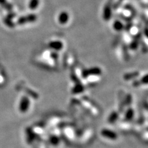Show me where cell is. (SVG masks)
<instances>
[{
  "label": "cell",
  "mask_w": 148,
  "mask_h": 148,
  "mask_svg": "<svg viewBox=\"0 0 148 148\" xmlns=\"http://www.w3.org/2000/svg\"><path fill=\"white\" fill-rule=\"evenodd\" d=\"M30 106V100L28 96H24L21 99V101L19 104V110L22 113L27 112Z\"/></svg>",
  "instance_id": "1"
},
{
  "label": "cell",
  "mask_w": 148,
  "mask_h": 148,
  "mask_svg": "<svg viewBox=\"0 0 148 148\" xmlns=\"http://www.w3.org/2000/svg\"><path fill=\"white\" fill-rule=\"evenodd\" d=\"M102 70L100 67H94L90 68L89 69L83 70L82 72V77L86 78L90 75H101Z\"/></svg>",
  "instance_id": "2"
},
{
  "label": "cell",
  "mask_w": 148,
  "mask_h": 148,
  "mask_svg": "<svg viewBox=\"0 0 148 148\" xmlns=\"http://www.w3.org/2000/svg\"><path fill=\"white\" fill-rule=\"evenodd\" d=\"M37 19V16L36 14H31L28 16H22L18 19L17 24L19 25H23L27 23H32V22H35Z\"/></svg>",
  "instance_id": "3"
},
{
  "label": "cell",
  "mask_w": 148,
  "mask_h": 148,
  "mask_svg": "<svg viewBox=\"0 0 148 148\" xmlns=\"http://www.w3.org/2000/svg\"><path fill=\"white\" fill-rule=\"evenodd\" d=\"M49 48L54 51H59L62 50L64 48V43L60 40H52L48 43Z\"/></svg>",
  "instance_id": "4"
},
{
  "label": "cell",
  "mask_w": 148,
  "mask_h": 148,
  "mask_svg": "<svg viewBox=\"0 0 148 148\" xmlns=\"http://www.w3.org/2000/svg\"><path fill=\"white\" fill-rule=\"evenodd\" d=\"M69 21V15L66 11H62L58 17V21L60 24H66Z\"/></svg>",
  "instance_id": "5"
},
{
  "label": "cell",
  "mask_w": 148,
  "mask_h": 148,
  "mask_svg": "<svg viewBox=\"0 0 148 148\" xmlns=\"http://www.w3.org/2000/svg\"><path fill=\"white\" fill-rule=\"evenodd\" d=\"M112 17V9L111 5L109 4H107L104 7L103 9V19L106 21H108Z\"/></svg>",
  "instance_id": "6"
},
{
  "label": "cell",
  "mask_w": 148,
  "mask_h": 148,
  "mask_svg": "<svg viewBox=\"0 0 148 148\" xmlns=\"http://www.w3.org/2000/svg\"><path fill=\"white\" fill-rule=\"evenodd\" d=\"M112 27L113 30H115L117 32H121L124 29L125 25L122 23V22H121L120 21H115L113 23Z\"/></svg>",
  "instance_id": "7"
},
{
  "label": "cell",
  "mask_w": 148,
  "mask_h": 148,
  "mask_svg": "<svg viewBox=\"0 0 148 148\" xmlns=\"http://www.w3.org/2000/svg\"><path fill=\"white\" fill-rule=\"evenodd\" d=\"M85 90L84 85L81 83H77L72 88V93L74 94H79L82 93Z\"/></svg>",
  "instance_id": "8"
},
{
  "label": "cell",
  "mask_w": 148,
  "mask_h": 148,
  "mask_svg": "<svg viewBox=\"0 0 148 148\" xmlns=\"http://www.w3.org/2000/svg\"><path fill=\"white\" fill-rule=\"evenodd\" d=\"M101 133L104 136H106V137H108L111 139H115L117 137V135L115 134V132L109 130H106V129L102 130Z\"/></svg>",
  "instance_id": "9"
},
{
  "label": "cell",
  "mask_w": 148,
  "mask_h": 148,
  "mask_svg": "<svg viewBox=\"0 0 148 148\" xmlns=\"http://www.w3.org/2000/svg\"><path fill=\"white\" fill-rule=\"evenodd\" d=\"M139 72H131V73H128L125 74L123 75V78L126 80H133L134 78H137L139 76Z\"/></svg>",
  "instance_id": "10"
},
{
  "label": "cell",
  "mask_w": 148,
  "mask_h": 148,
  "mask_svg": "<svg viewBox=\"0 0 148 148\" xmlns=\"http://www.w3.org/2000/svg\"><path fill=\"white\" fill-rule=\"evenodd\" d=\"M40 0H30L29 3V7L31 10L36 9L39 6Z\"/></svg>",
  "instance_id": "11"
},
{
  "label": "cell",
  "mask_w": 148,
  "mask_h": 148,
  "mask_svg": "<svg viewBox=\"0 0 148 148\" xmlns=\"http://www.w3.org/2000/svg\"><path fill=\"white\" fill-rule=\"evenodd\" d=\"M134 114H135V112L134 110L131 109V108H129L126 113H125V118L127 120H131L133 119V117H134Z\"/></svg>",
  "instance_id": "12"
},
{
  "label": "cell",
  "mask_w": 148,
  "mask_h": 148,
  "mask_svg": "<svg viewBox=\"0 0 148 148\" xmlns=\"http://www.w3.org/2000/svg\"><path fill=\"white\" fill-rule=\"evenodd\" d=\"M118 117H119L118 112H117L115 111H113L109 117V121L110 122H115V121L117 119V118H118Z\"/></svg>",
  "instance_id": "13"
},
{
  "label": "cell",
  "mask_w": 148,
  "mask_h": 148,
  "mask_svg": "<svg viewBox=\"0 0 148 148\" xmlns=\"http://www.w3.org/2000/svg\"><path fill=\"white\" fill-rule=\"evenodd\" d=\"M4 22H5V24H6L7 26L9 27H13L14 26V24L13 22V21H11V19L9 17L5 19H4Z\"/></svg>",
  "instance_id": "14"
},
{
  "label": "cell",
  "mask_w": 148,
  "mask_h": 148,
  "mask_svg": "<svg viewBox=\"0 0 148 148\" xmlns=\"http://www.w3.org/2000/svg\"><path fill=\"white\" fill-rule=\"evenodd\" d=\"M0 4H1V5L3 6H5L6 7L8 8L9 9H11V7H12L11 6V5H9V4L7 3L6 0H0Z\"/></svg>",
  "instance_id": "15"
}]
</instances>
